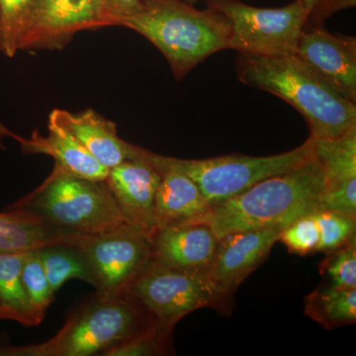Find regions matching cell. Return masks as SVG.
<instances>
[{"label": "cell", "instance_id": "obj_5", "mask_svg": "<svg viewBox=\"0 0 356 356\" xmlns=\"http://www.w3.org/2000/svg\"><path fill=\"white\" fill-rule=\"evenodd\" d=\"M9 207L79 236L97 235L125 222L106 182L56 170L36 191Z\"/></svg>", "mask_w": 356, "mask_h": 356}, {"label": "cell", "instance_id": "obj_6", "mask_svg": "<svg viewBox=\"0 0 356 356\" xmlns=\"http://www.w3.org/2000/svg\"><path fill=\"white\" fill-rule=\"evenodd\" d=\"M127 293L156 322L170 329L199 309L227 311L233 295L207 273L173 268L153 259L134 280Z\"/></svg>", "mask_w": 356, "mask_h": 356}, {"label": "cell", "instance_id": "obj_16", "mask_svg": "<svg viewBox=\"0 0 356 356\" xmlns=\"http://www.w3.org/2000/svg\"><path fill=\"white\" fill-rule=\"evenodd\" d=\"M49 122L65 129L108 170L132 159L137 151L138 146L119 137L114 122L92 109L79 113L55 109L51 112Z\"/></svg>", "mask_w": 356, "mask_h": 356}, {"label": "cell", "instance_id": "obj_26", "mask_svg": "<svg viewBox=\"0 0 356 356\" xmlns=\"http://www.w3.org/2000/svg\"><path fill=\"white\" fill-rule=\"evenodd\" d=\"M172 329L156 322L151 327L130 341L119 344L104 356H151L170 353Z\"/></svg>", "mask_w": 356, "mask_h": 356}, {"label": "cell", "instance_id": "obj_28", "mask_svg": "<svg viewBox=\"0 0 356 356\" xmlns=\"http://www.w3.org/2000/svg\"><path fill=\"white\" fill-rule=\"evenodd\" d=\"M278 242L293 254L306 255L317 252L320 231L314 215L299 218L281 231Z\"/></svg>", "mask_w": 356, "mask_h": 356}, {"label": "cell", "instance_id": "obj_1", "mask_svg": "<svg viewBox=\"0 0 356 356\" xmlns=\"http://www.w3.org/2000/svg\"><path fill=\"white\" fill-rule=\"evenodd\" d=\"M241 83L278 96L305 118L313 139H337L356 130V104L346 99L295 55L240 54Z\"/></svg>", "mask_w": 356, "mask_h": 356}, {"label": "cell", "instance_id": "obj_20", "mask_svg": "<svg viewBox=\"0 0 356 356\" xmlns=\"http://www.w3.org/2000/svg\"><path fill=\"white\" fill-rule=\"evenodd\" d=\"M28 252H0V304L11 321L26 327L42 323L33 308L22 282V267Z\"/></svg>", "mask_w": 356, "mask_h": 356}, {"label": "cell", "instance_id": "obj_2", "mask_svg": "<svg viewBox=\"0 0 356 356\" xmlns=\"http://www.w3.org/2000/svg\"><path fill=\"white\" fill-rule=\"evenodd\" d=\"M324 170L315 152L289 172L274 175L211 208L203 222L222 236L248 229L282 227L322 209Z\"/></svg>", "mask_w": 356, "mask_h": 356}, {"label": "cell", "instance_id": "obj_25", "mask_svg": "<svg viewBox=\"0 0 356 356\" xmlns=\"http://www.w3.org/2000/svg\"><path fill=\"white\" fill-rule=\"evenodd\" d=\"M21 276L30 303L40 317L44 318L47 309L55 299V292L47 278L38 250L28 252Z\"/></svg>", "mask_w": 356, "mask_h": 356}, {"label": "cell", "instance_id": "obj_11", "mask_svg": "<svg viewBox=\"0 0 356 356\" xmlns=\"http://www.w3.org/2000/svg\"><path fill=\"white\" fill-rule=\"evenodd\" d=\"M161 179L156 154L138 147L135 156L110 168L104 180L126 224L149 238L156 229L154 201Z\"/></svg>", "mask_w": 356, "mask_h": 356}, {"label": "cell", "instance_id": "obj_33", "mask_svg": "<svg viewBox=\"0 0 356 356\" xmlns=\"http://www.w3.org/2000/svg\"><path fill=\"white\" fill-rule=\"evenodd\" d=\"M301 1L303 2L304 6L308 9V11H310L312 7H313L317 0H301Z\"/></svg>", "mask_w": 356, "mask_h": 356}, {"label": "cell", "instance_id": "obj_14", "mask_svg": "<svg viewBox=\"0 0 356 356\" xmlns=\"http://www.w3.org/2000/svg\"><path fill=\"white\" fill-rule=\"evenodd\" d=\"M149 238L154 261L207 273L220 241L209 225L202 221L159 228Z\"/></svg>", "mask_w": 356, "mask_h": 356}, {"label": "cell", "instance_id": "obj_23", "mask_svg": "<svg viewBox=\"0 0 356 356\" xmlns=\"http://www.w3.org/2000/svg\"><path fill=\"white\" fill-rule=\"evenodd\" d=\"M35 0H0V51L8 58L18 51V40Z\"/></svg>", "mask_w": 356, "mask_h": 356}, {"label": "cell", "instance_id": "obj_7", "mask_svg": "<svg viewBox=\"0 0 356 356\" xmlns=\"http://www.w3.org/2000/svg\"><path fill=\"white\" fill-rule=\"evenodd\" d=\"M313 156L314 140L309 137L301 146L274 156L228 154L203 159L168 156V161L197 184L206 201L213 207L238 195L266 178L289 172Z\"/></svg>", "mask_w": 356, "mask_h": 356}, {"label": "cell", "instance_id": "obj_3", "mask_svg": "<svg viewBox=\"0 0 356 356\" xmlns=\"http://www.w3.org/2000/svg\"><path fill=\"white\" fill-rule=\"evenodd\" d=\"M161 51L177 81L218 51L229 50V21L214 9L199 10L184 0H140L121 22Z\"/></svg>", "mask_w": 356, "mask_h": 356}, {"label": "cell", "instance_id": "obj_13", "mask_svg": "<svg viewBox=\"0 0 356 356\" xmlns=\"http://www.w3.org/2000/svg\"><path fill=\"white\" fill-rule=\"evenodd\" d=\"M283 229L271 227L248 229L222 236L208 274L220 286L234 293L250 273L266 261Z\"/></svg>", "mask_w": 356, "mask_h": 356}, {"label": "cell", "instance_id": "obj_32", "mask_svg": "<svg viewBox=\"0 0 356 356\" xmlns=\"http://www.w3.org/2000/svg\"><path fill=\"white\" fill-rule=\"evenodd\" d=\"M1 320H10V317H9L8 313L3 308V306L0 304V321Z\"/></svg>", "mask_w": 356, "mask_h": 356}, {"label": "cell", "instance_id": "obj_21", "mask_svg": "<svg viewBox=\"0 0 356 356\" xmlns=\"http://www.w3.org/2000/svg\"><path fill=\"white\" fill-rule=\"evenodd\" d=\"M305 314L327 330L355 324L356 288H318L306 297Z\"/></svg>", "mask_w": 356, "mask_h": 356}, {"label": "cell", "instance_id": "obj_4", "mask_svg": "<svg viewBox=\"0 0 356 356\" xmlns=\"http://www.w3.org/2000/svg\"><path fill=\"white\" fill-rule=\"evenodd\" d=\"M156 322L129 293L96 291L72 313L55 337L43 343L13 346V356L104 355Z\"/></svg>", "mask_w": 356, "mask_h": 356}, {"label": "cell", "instance_id": "obj_29", "mask_svg": "<svg viewBox=\"0 0 356 356\" xmlns=\"http://www.w3.org/2000/svg\"><path fill=\"white\" fill-rule=\"evenodd\" d=\"M355 4L356 0H317L309 11L306 25L323 24L334 13L355 7Z\"/></svg>", "mask_w": 356, "mask_h": 356}, {"label": "cell", "instance_id": "obj_18", "mask_svg": "<svg viewBox=\"0 0 356 356\" xmlns=\"http://www.w3.org/2000/svg\"><path fill=\"white\" fill-rule=\"evenodd\" d=\"M24 153L43 154L55 159L54 170L86 179L104 181L109 170L93 158L69 132L49 122L48 135L32 134L30 139L18 137Z\"/></svg>", "mask_w": 356, "mask_h": 356}, {"label": "cell", "instance_id": "obj_22", "mask_svg": "<svg viewBox=\"0 0 356 356\" xmlns=\"http://www.w3.org/2000/svg\"><path fill=\"white\" fill-rule=\"evenodd\" d=\"M38 254L54 292L70 280H83L95 286L92 273L79 245H48L38 250Z\"/></svg>", "mask_w": 356, "mask_h": 356}, {"label": "cell", "instance_id": "obj_31", "mask_svg": "<svg viewBox=\"0 0 356 356\" xmlns=\"http://www.w3.org/2000/svg\"><path fill=\"white\" fill-rule=\"evenodd\" d=\"M4 137L13 138L14 140H17L19 136L11 132V131L9 130L8 128L6 127V126L2 124V122L0 121V139H2V138Z\"/></svg>", "mask_w": 356, "mask_h": 356}, {"label": "cell", "instance_id": "obj_19", "mask_svg": "<svg viewBox=\"0 0 356 356\" xmlns=\"http://www.w3.org/2000/svg\"><path fill=\"white\" fill-rule=\"evenodd\" d=\"M84 236L55 228L19 208L0 212V252H24L48 245H79Z\"/></svg>", "mask_w": 356, "mask_h": 356}, {"label": "cell", "instance_id": "obj_24", "mask_svg": "<svg viewBox=\"0 0 356 356\" xmlns=\"http://www.w3.org/2000/svg\"><path fill=\"white\" fill-rule=\"evenodd\" d=\"M313 215L320 231L317 252H332L355 238V217L324 209Z\"/></svg>", "mask_w": 356, "mask_h": 356}, {"label": "cell", "instance_id": "obj_35", "mask_svg": "<svg viewBox=\"0 0 356 356\" xmlns=\"http://www.w3.org/2000/svg\"><path fill=\"white\" fill-rule=\"evenodd\" d=\"M3 346H4V344L0 343V356L2 355V351H3Z\"/></svg>", "mask_w": 356, "mask_h": 356}, {"label": "cell", "instance_id": "obj_10", "mask_svg": "<svg viewBox=\"0 0 356 356\" xmlns=\"http://www.w3.org/2000/svg\"><path fill=\"white\" fill-rule=\"evenodd\" d=\"M110 27L102 0H35L18 51L60 50L76 33Z\"/></svg>", "mask_w": 356, "mask_h": 356}, {"label": "cell", "instance_id": "obj_15", "mask_svg": "<svg viewBox=\"0 0 356 356\" xmlns=\"http://www.w3.org/2000/svg\"><path fill=\"white\" fill-rule=\"evenodd\" d=\"M313 140L314 152L324 170L321 210L356 218V130L337 139Z\"/></svg>", "mask_w": 356, "mask_h": 356}, {"label": "cell", "instance_id": "obj_34", "mask_svg": "<svg viewBox=\"0 0 356 356\" xmlns=\"http://www.w3.org/2000/svg\"><path fill=\"white\" fill-rule=\"evenodd\" d=\"M184 1L187 2V3L194 4L195 2H197L198 0H184Z\"/></svg>", "mask_w": 356, "mask_h": 356}, {"label": "cell", "instance_id": "obj_12", "mask_svg": "<svg viewBox=\"0 0 356 356\" xmlns=\"http://www.w3.org/2000/svg\"><path fill=\"white\" fill-rule=\"evenodd\" d=\"M295 56L339 95L356 104V39L323 24L305 25Z\"/></svg>", "mask_w": 356, "mask_h": 356}, {"label": "cell", "instance_id": "obj_17", "mask_svg": "<svg viewBox=\"0 0 356 356\" xmlns=\"http://www.w3.org/2000/svg\"><path fill=\"white\" fill-rule=\"evenodd\" d=\"M161 179L154 201L156 229L185 222H200L211 205L188 175L170 165L168 156L156 154Z\"/></svg>", "mask_w": 356, "mask_h": 356}, {"label": "cell", "instance_id": "obj_30", "mask_svg": "<svg viewBox=\"0 0 356 356\" xmlns=\"http://www.w3.org/2000/svg\"><path fill=\"white\" fill-rule=\"evenodd\" d=\"M110 26H120L122 21L139 10L140 0H102Z\"/></svg>", "mask_w": 356, "mask_h": 356}, {"label": "cell", "instance_id": "obj_8", "mask_svg": "<svg viewBox=\"0 0 356 356\" xmlns=\"http://www.w3.org/2000/svg\"><path fill=\"white\" fill-rule=\"evenodd\" d=\"M229 21V50L248 55H294L309 11L301 0L278 8H259L240 0H207Z\"/></svg>", "mask_w": 356, "mask_h": 356}, {"label": "cell", "instance_id": "obj_27", "mask_svg": "<svg viewBox=\"0 0 356 356\" xmlns=\"http://www.w3.org/2000/svg\"><path fill=\"white\" fill-rule=\"evenodd\" d=\"M322 264V273L331 286L356 288V243L353 238L343 247L332 250Z\"/></svg>", "mask_w": 356, "mask_h": 356}, {"label": "cell", "instance_id": "obj_9", "mask_svg": "<svg viewBox=\"0 0 356 356\" xmlns=\"http://www.w3.org/2000/svg\"><path fill=\"white\" fill-rule=\"evenodd\" d=\"M88 261L97 292L120 294L152 261L149 236L130 225L84 236L79 245Z\"/></svg>", "mask_w": 356, "mask_h": 356}]
</instances>
